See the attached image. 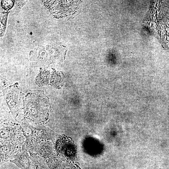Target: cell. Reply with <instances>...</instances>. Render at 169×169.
<instances>
[{
    "instance_id": "obj_1",
    "label": "cell",
    "mask_w": 169,
    "mask_h": 169,
    "mask_svg": "<svg viewBox=\"0 0 169 169\" xmlns=\"http://www.w3.org/2000/svg\"><path fill=\"white\" fill-rule=\"evenodd\" d=\"M0 144L10 143L21 146L26 139L24 130L20 126L4 124L0 126Z\"/></svg>"
},
{
    "instance_id": "obj_2",
    "label": "cell",
    "mask_w": 169,
    "mask_h": 169,
    "mask_svg": "<svg viewBox=\"0 0 169 169\" xmlns=\"http://www.w3.org/2000/svg\"><path fill=\"white\" fill-rule=\"evenodd\" d=\"M21 149L19 146L8 143L0 144L1 163L15 158Z\"/></svg>"
},
{
    "instance_id": "obj_3",
    "label": "cell",
    "mask_w": 169,
    "mask_h": 169,
    "mask_svg": "<svg viewBox=\"0 0 169 169\" xmlns=\"http://www.w3.org/2000/svg\"><path fill=\"white\" fill-rule=\"evenodd\" d=\"M27 125L31 130L32 135L36 139L53 141L54 134L49 128L40 125L35 126Z\"/></svg>"
},
{
    "instance_id": "obj_4",
    "label": "cell",
    "mask_w": 169,
    "mask_h": 169,
    "mask_svg": "<svg viewBox=\"0 0 169 169\" xmlns=\"http://www.w3.org/2000/svg\"><path fill=\"white\" fill-rule=\"evenodd\" d=\"M53 149L51 141L37 139L34 153L44 158H48L52 156Z\"/></svg>"
},
{
    "instance_id": "obj_5",
    "label": "cell",
    "mask_w": 169,
    "mask_h": 169,
    "mask_svg": "<svg viewBox=\"0 0 169 169\" xmlns=\"http://www.w3.org/2000/svg\"><path fill=\"white\" fill-rule=\"evenodd\" d=\"M11 161L22 169H31L30 155L27 151L22 149Z\"/></svg>"
},
{
    "instance_id": "obj_6",
    "label": "cell",
    "mask_w": 169,
    "mask_h": 169,
    "mask_svg": "<svg viewBox=\"0 0 169 169\" xmlns=\"http://www.w3.org/2000/svg\"><path fill=\"white\" fill-rule=\"evenodd\" d=\"M30 155L31 169H49L45 158L35 153Z\"/></svg>"
},
{
    "instance_id": "obj_7",
    "label": "cell",
    "mask_w": 169,
    "mask_h": 169,
    "mask_svg": "<svg viewBox=\"0 0 169 169\" xmlns=\"http://www.w3.org/2000/svg\"><path fill=\"white\" fill-rule=\"evenodd\" d=\"M13 1L11 0H4L2 2L3 7L6 9H9L13 6Z\"/></svg>"
}]
</instances>
